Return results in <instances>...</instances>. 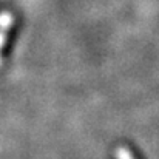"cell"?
Here are the masks:
<instances>
[{
    "label": "cell",
    "instance_id": "cell-1",
    "mask_svg": "<svg viewBox=\"0 0 159 159\" xmlns=\"http://www.w3.org/2000/svg\"><path fill=\"white\" fill-rule=\"evenodd\" d=\"M114 156H116V159H134V156H133L127 148H124V147H119V148L116 150Z\"/></svg>",
    "mask_w": 159,
    "mask_h": 159
}]
</instances>
